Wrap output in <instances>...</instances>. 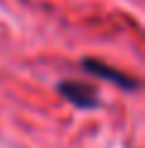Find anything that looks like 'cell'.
<instances>
[{
  "mask_svg": "<svg viewBox=\"0 0 145 148\" xmlns=\"http://www.w3.org/2000/svg\"><path fill=\"white\" fill-rule=\"evenodd\" d=\"M56 90L65 102H70L77 109H97L99 102H102L99 90L94 85L80 83V80H63V83H58Z\"/></svg>",
  "mask_w": 145,
  "mask_h": 148,
  "instance_id": "1",
  "label": "cell"
},
{
  "mask_svg": "<svg viewBox=\"0 0 145 148\" xmlns=\"http://www.w3.org/2000/svg\"><path fill=\"white\" fill-rule=\"evenodd\" d=\"M80 66L89 73V75H97V78H102V80H109V83H114V85H116V88H121V90L136 92L138 88H140V80H138V78H131L128 73L111 68V66H106L104 61H97V58H82V61H80Z\"/></svg>",
  "mask_w": 145,
  "mask_h": 148,
  "instance_id": "2",
  "label": "cell"
}]
</instances>
